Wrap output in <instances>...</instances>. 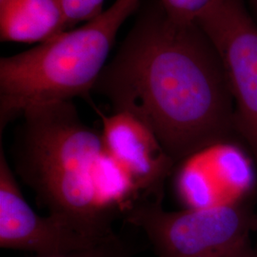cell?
<instances>
[{"label": "cell", "instance_id": "12", "mask_svg": "<svg viewBox=\"0 0 257 257\" xmlns=\"http://www.w3.org/2000/svg\"><path fill=\"white\" fill-rule=\"evenodd\" d=\"M67 21L68 29L79 22H89L99 17L105 0H58Z\"/></svg>", "mask_w": 257, "mask_h": 257}, {"label": "cell", "instance_id": "2", "mask_svg": "<svg viewBox=\"0 0 257 257\" xmlns=\"http://www.w3.org/2000/svg\"><path fill=\"white\" fill-rule=\"evenodd\" d=\"M17 145V170L51 213L74 222L88 235L114 234V220L99 209L93 188L105 151L102 135L80 119L72 101L28 109Z\"/></svg>", "mask_w": 257, "mask_h": 257}, {"label": "cell", "instance_id": "7", "mask_svg": "<svg viewBox=\"0 0 257 257\" xmlns=\"http://www.w3.org/2000/svg\"><path fill=\"white\" fill-rule=\"evenodd\" d=\"M97 112L105 149L133 176L142 199L163 198L166 178L175 163L155 132L127 110H113L110 115Z\"/></svg>", "mask_w": 257, "mask_h": 257}, {"label": "cell", "instance_id": "3", "mask_svg": "<svg viewBox=\"0 0 257 257\" xmlns=\"http://www.w3.org/2000/svg\"><path fill=\"white\" fill-rule=\"evenodd\" d=\"M140 0H115L82 27L65 31L0 59V138L11 121L36 106L90 98L123 23Z\"/></svg>", "mask_w": 257, "mask_h": 257}, {"label": "cell", "instance_id": "1", "mask_svg": "<svg viewBox=\"0 0 257 257\" xmlns=\"http://www.w3.org/2000/svg\"><path fill=\"white\" fill-rule=\"evenodd\" d=\"M93 91L147 124L175 164L237 135L215 47L198 23L172 19L158 0L139 13Z\"/></svg>", "mask_w": 257, "mask_h": 257}, {"label": "cell", "instance_id": "9", "mask_svg": "<svg viewBox=\"0 0 257 257\" xmlns=\"http://www.w3.org/2000/svg\"><path fill=\"white\" fill-rule=\"evenodd\" d=\"M68 30L58 0H0V39L43 43Z\"/></svg>", "mask_w": 257, "mask_h": 257}, {"label": "cell", "instance_id": "11", "mask_svg": "<svg viewBox=\"0 0 257 257\" xmlns=\"http://www.w3.org/2000/svg\"><path fill=\"white\" fill-rule=\"evenodd\" d=\"M169 17L177 21L193 23L204 17L218 0H158Z\"/></svg>", "mask_w": 257, "mask_h": 257}, {"label": "cell", "instance_id": "8", "mask_svg": "<svg viewBox=\"0 0 257 257\" xmlns=\"http://www.w3.org/2000/svg\"><path fill=\"white\" fill-rule=\"evenodd\" d=\"M227 142L204 148L181 161L175 186L187 209H203L232 201V158Z\"/></svg>", "mask_w": 257, "mask_h": 257}, {"label": "cell", "instance_id": "6", "mask_svg": "<svg viewBox=\"0 0 257 257\" xmlns=\"http://www.w3.org/2000/svg\"><path fill=\"white\" fill-rule=\"evenodd\" d=\"M102 241L92 238L74 222L60 214L42 216L34 211L22 195L1 143V248L27 250L37 255H54L89 248Z\"/></svg>", "mask_w": 257, "mask_h": 257}, {"label": "cell", "instance_id": "14", "mask_svg": "<svg viewBox=\"0 0 257 257\" xmlns=\"http://www.w3.org/2000/svg\"><path fill=\"white\" fill-rule=\"evenodd\" d=\"M245 2H248V6L253 14V16H251L257 22V0H245Z\"/></svg>", "mask_w": 257, "mask_h": 257}, {"label": "cell", "instance_id": "13", "mask_svg": "<svg viewBox=\"0 0 257 257\" xmlns=\"http://www.w3.org/2000/svg\"><path fill=\"white\" fill-rule=\"evenodd\" d=\"M224 257H257V251L250 247L248 242Z\"/></svg>", "mask_w": 257, "mask_h": 257}, {"label": "cell", "instance_id": "4", "mask_svg": "<svg viewBox=\"0 0 257 257\" xmlns=\"http://www.w3.org/2000/svg\"><path fill=\"white\" fill-rule=\"evenodd\" d=\"M163 198L138 200L125 220L146 233L158 257H224L249 242L257 216L239 202L168 211Z\"/></svg>", "mask_w": 257, "mask_h": 257}, {"label": "cell", "instance_id": "10", "mask_svg": "<svg viewBox=\"0 0 257 257\" xmlns=\"http://www.w3.org/2000/svg\"><path fill=\"white\" fill-rule=\"evenodd\" d=\"M134 252V247L114 233L109 238L89 248L60 254L34 257H132Z\"/></svg>", "mask_w": 257, "mask_h": 257}, {"label": "cell", "instance_id": "5", "mask_svg": "<svg viewBox=\"0 0 257 257\" xmlns=\"http://www.w3.org/2000/svg\"><path fill=\"white\" fill-rule=\"evenodd\" d=\"M197 23L219 54L237 135L248 143L257 163V22L245 0H218Z\"/></svg>", "mask_w": 257, "mask_h": 257}]
</instances>
